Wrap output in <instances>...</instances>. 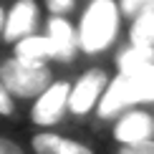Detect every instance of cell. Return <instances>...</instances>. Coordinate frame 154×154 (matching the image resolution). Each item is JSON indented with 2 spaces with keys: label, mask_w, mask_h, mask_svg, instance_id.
Segmentation results:
<instances>
[{
  "label": "cell",
  "mask_w": 154,
  "mask_h": 154,
  "mask_svg": "<svg viewBox=\"0 0 154 154\" xmlns=\"http://www.w3.org/2000/svg\"><path fill=\"white\" fill-rule=\"evenodd\" d=\"M5 13H8V10L0 8V38H3V30H5Z\"/></svg>",
  "instance_id": "18"
},
{
  "label": "cell",
  "mask_w": 154,
  "mask_h": 154,
  "mask_svg": "<svg viewBox=\"0 0 154 154\" xmlns=\"http://www.w3.org/2000/svg\"><path fill=\"white\" fill-rule=\"evenodd\" d=\"M0 79L15 99H35L53 83V71L43 61L10 56L0 63Z\"/></svg>",
  "instance_id": "3"
},
{
  "label": "cell",
  "mask_w": 154,
  "mask_h": 154,
  "mask_svg": "<svg viewBox=\"0 0 154 154\" xmlns=\"http://www.w3.org/2000/svg\"><path fill=\"white\" fill-rule=\"evenodd\" d=\"M46 33L53 41L56 48V61L61 63H71L76 58V53L81 51L79 46V28H73V23L66 15H51L46 23Z\"/></svg>",
  "instance_id": "8"
},
{
  "label": "cell",
  "mask_w": 154,
  "mask_h": 154,
  "mask_svg": "<svg viewBox=\"0 0 154 154\" xmlns=\"http://www.w3.org/2000/svg\"><path fill=\"white\" fill-rule=\"evenodd\" d=\"M13 56L18 58H28V61H56V48H53V41L51 35H41V33H30L20 38L18 43H13Z\"/></svg>",
  "instance_id": "10"
},
{
  "label": "cell",
  "mask_w": 154,
  "mask_h": 154,
  "mask_svg": "<svg viewBox=\"0 0 154 154\" xmlns=\"http://www.w3.org/2000/svg\"><path fill=\"white\" fill-rule=\"evenodd\" d=\"M13 99H15V96L8 91V86L0 79V116H13V111H15V101Z\"/></svg>",
  "instance_id": "15"
},
{
  "label": "cell",
  "mask_w": 154,
  "mask_h": 154,
  "mask_svg": "<svg viewBox=\"0 0 154 154\" xmlns=\"http://www.w3.org/2000/svg\"><path fill=\"white\" fill-rule=\"evenodd\" d=\"M35 25H38V3L35 0H15L10 5V10L5 13L3 41L18 43L20 38L35 33Z\"/></svg>",
  "instance_id": "7"
},
{
  "label": "cell",
  "mask_w": 154,
  "mask_h": 154,
  "mask_svg": "<svg viewBox=\"0 0 154 154\" xmlns=\"http://www.w3.org/2000/svg\"><path fill=\"white\" fill-rule=\"evenodd\" d=\"M114 139L119 144H134V142H144V139H154V116L137 106L124 111L114 121Z\"/></svg>",
  "instance_id": "6"
},
{
  "label": "cell",
  "mask_w": 154,
  "mask_h": 154,
  "mask_svg": "<svg viewBox=\"0 0 154 154\" xmlns=\"http://www.w3.org/2000/svg\"><path fill=\"white\" fill-rule=\"evenodd\" d=\"M129 43L131 46H154V5L131 18Z\"/></svg>",
  "instance_id": "12"
},
{
  "label": "cell",
  "mask_w": 154,
  "mask_h": 154,
  "mask_svg": "<svg viewBox=\"0 0 154 154\" xmlns=\"http://www.w3.org/2000/svg\"><path fill=\"white\" fill-rule=\"evenodd\" d=\"M146 101H154V71H119L116 79L109 81L96 109L101 119H116Z\"/></svg>",
  "instance_id": "1"
},
{
  "label": "cell",
  "mask_w": 154,
  "mask_h": 154,
  "mask_svg": "<svg viewBox=\"0 0 154 154\" xmlns=\"http://www.w3.org/2000/svg\"><path fill=\"white\" fill-rule=\"evenodd\" d=\"M30 149H33V154H94V149L88 144L61 137V134H53V131L33 134Z\"/></svg>",
  "instance_id": "9"
},
{
  "label": "cell",
  "mask_w": 154,
  "mask_h": 154,
  "mask_svg": "<svg viewBox=\"0 0 154 154\" xmlns=\"http://www.w3.org/2000/svg\"><path fill=\"white\" fill-rule=\"evenodd\" d=\"M152 5H154V0H119V10L124 18H134L142 10L152 8Z\"/></svg>",
  "instance_id": "13"
},
{
  "label": "cell",
  "mask_w": 154,
  "mask_h": 154,
  "mask_svg": "<svg viewBox=\"0 0 154 154\" xmlns=\"http://www.w3.org/2000/svg\"><path fill=\"white\" fill-rule=\"evenodd\" d=\"M76 8V0H46V10L51 15H68Z\"/></svg>",
  "instance_id": "16"
},
{
  "label": "cell",
  "mask_w": 154,
  "mask_h": 154,
  "mask_svg": "<svg viewBox=\"0 0 154 154\" xmlns=\"http://www.w3.org/2000/svg\"><path fill=\"white\" fill-rule=\"evenodd\" d=\"M68 81H53L41 96H35L33 109H30V121L35 126H53L66 116L68 111V96H71Z\"/></svg>",
  "instance_id": "4"
},
{
  "label": "cell",
  "mask_w": 154,
  "mask_h": 154,
  "mask_svg": "<svg viewBox=\"0 0 154 154\" xmlns=\"http://www.w3.org/2000/svg\"><path fill=\"white\" fill-rule=\"evenodd\" d=\"M119 18L121 10L116 0H91L79 23V46L83 53H104L119 35Z\"/></svg>",
  "instance_id": "2"
},
{
  "label": "cell",
  "mask_w": 154,
  "mask_h": 154,
  "mask_svg": "<svg viewBox=\"0 0 154 154\" xmlns=\"http://www.w3.org/2000/svg\"><path fill=\"white\" fill-rule=\"evenodd\" d=\"M0 154H25L20 149V144H15L8 137H0Z\"/></svg>",
  "instance_id": "17"
},
{
  "label": "cell",
  "mask_w": 154,
  "mask_h": 154,
  "mask_svg": "<svg viewBox=\"0 0 154 154\" xmlns=\"http://www.w3.org/2000/svg\"><path fill=\"white\" fill-rule=\"evenodd\" d=\"M119 71H154V46H129L116 56Z\"/></svg>",
  "instance_id": "11"
},
{
  "label": "cell",
  "mask_w": 154,
  "mask_h": 154,
  "mask_svg": "<svg viewBox=\"0 0 154 154\" xmlns=\"http://www.w3.org/2000/svg\"><path fill=\"white\" fill-rule=\"evenodd\" d=\"M116 154H154V139H144V142H134V144H119Z\"/></svg>",
  "instance_id": "14"
},
{
  "label": "cell",
  "mask_w": 154,
  "mask_h": 154,
  "mask_svg": "<svg viewBox=\"0 0 154 154\" xmlns=\"http://www.w3.org/2000/svg\"><path fill=\"white\" fill-rule=\"evenodd\" d=\"M109 86V76L104 68H88L86 73L79 76V81L71 86V96H68V111L76 116H83L91 109L99 106L101 96H104Z\"/></svg>",
  "instance_id": "5"
}]
</instances>
